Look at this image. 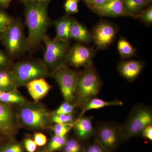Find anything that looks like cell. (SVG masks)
Returning a JSON list of instances; mask_svg holds the SVG:
<instances>
[{
    "label": "cell",
    "instance_id": "1",
    "mask_svg": "<svg viewBox=\"0 0 152 152\" xmlns=\"http://www.w3.org/2000/svg\"><path fill=\"white\" fill-rule=\"evenodd\" d=\"M51 1L28 2L25 5L26 23L28 31L27 37L30 50L39 46L43 42L47 31L52 23L48 12Z\"/></svg>",
    "mask_w": 152,
    "mask_h": 152
},
{
    "label": "cell",
    "instance_id": "2",
    "mask_svg": "<svg viewBox=\"0 0 152 152\" xmlns=\"http://www.w3.org/2000/svg\"><path fill=\"white\" fill-rule=\"evenodd\" d=\"M102 86V80L93 65L85 68L79 74L73 103L82 109L90 100L96 97Z\"/></svg>",
    "mask_w": 152,
    "mask_h": 152
},
{
    "label": "cell",
    "instance_id": "3",
    "mask_svg": "<svg viewBox=\"0 0 152 152\" xmlns=\"http://www.w3.org/2000/svg\"><path fill=\"white\" fill-rule=\"evenodd\" d=\"M0 41L11 58L22 56L30 50L21 20L14 19L0 36Z\"/></svg>",
    "mask_w": 152,
    "mask_h": 152
},
{
    "label": "cell",
    "instance_id": "4",
    "mask_svg": "<svg viewBox=\"0 0 152 152\" xmlns=\"http://www.w3.org/2000/svg\"><path fill=\"white\" fill-rule=\"evenodd\" d=\"M18 117L22 125L32 130H44L52 123L51 114L38 103L26 102L19 107Z\"/></svg>",
    "mask_w": 152,
    "mask_h": 152
},
{
    "label": "cell",
    "instance_id": "5",
    "mask_svg": "<svg viewBox=\"0 0 152 152\" xmlns=\"http://www.w3.org/2000/svg\"><path fill=\"white\" fill-rule=\"evenodd\" d=\"M17 88L26 86L36 79L50 77L51 72L43 60L34 59L14 64L11 69Z\"/></svg>",
    "mask_w": 152,
    "mask_h": 152
},
{
    "label": "cell",
    "instance_id": "6",
    "mask_svg": "<svg viewBox=\"0 0 152 152\" xmlns=\"http://www.w3.org/2000/svg\"><path fill=\"white\" fill-rule=\"evenodd\" d=\"M151 124L152 109L143 104H137L132 108L126 121L121 125L124 140L140 135L144 129Z\"/></svg>",
    "mask_w": 152,
    "mask_h": 152
},
{
    "label": "cell",
    "instance_id": "7",
    "mask_svg": "<svg viewBox=\"0 0 152 152\" xmlns=\"http://www.w3.org/2000/svg\"><path fill=\"white\" fill-rule=\"evenodd\" d=\"M43 42L45 45L43 61L50 72L61 66H68L67 59L71 48L69 41L52 39L46 35Z\"/></svg>",
    "mask_w": 152,
    "mask_h": 152
},
{
    "label": "cell",
    "instance_id": "8",
    "mask_svg": "<svg viewBox=\"0 0 152 152\" xmlns=\"http://www.w3.org/2000/svg\"><path fill=\"white\" fill-rule=\"evenodd\" d=\"M94 136L109 152H115L125 141L121 125L111 122L98 124L95 128Z\"/></svg>",
    "mask_w": 152,
    "mask_h": 152
},
{
    "label": "cell",
    "instance_id": "9",
    "mask_svg": "<svg viewBox=\"0 0 152 152\" xmlns=\"http://www.w3.org/2000/svg\"><path fill=\"white\" fill-rule=\"evenodd\" d=\"M80 72L63 66L51 72L53 77L60 87L64 102L73 103L77 81Z\"/></svg>",
    "mask_w": 152,
    "mask_h": 152
},
{
    "label": "cell",
    "instance_id": "10",
    "mask_svg": "<svg viewBox=\"0 0 152 152\" xmlns=\"http://www.w3.org/2000/svg\"><path fill=\"white\" fill-rule=\"evenodd\" d=\"M94 50L80 44H77L70 49L67 56V64L75 68H86L92 65Z\"/></svg>",
    "mask_w": 152,
    "mask_h": 152
},
{
    "label": "cell",
    "instance_id": "11",
    "mask_svg": "<svg viewBox=\"0 0 152 152\" xmlns=\"http://www.w3.org/2000/svg\"><path fill=\"white\" fill-rule=\"evenodd\" d=\"M17 118L10 105L0 102V135L14 140L18 132Z\"/></svg>",
    "mask_w": 152,
    "mask_h": 152
},
{
    "label": "cell",
    "instance_id": "12",
    "mask_svg": "<svg viewBox=\"0 0 152 152\" xmlns=\"http://www.w3.org/2000/svg\"><path fill=\"white\" fill-rule=\"evenodd\" d=\"M116 33L115 28L113 25L107 22H102L94 29L92 34L93 41L98 48H107L113 41Z\"/></svg>",
    "mask_w": 152,
    "mask_h": 152
},
{
    "label": "cell",
    "instance_id": "13",
    "mask_svg": "<svg viewBox=\"0 0 152 152\" xmlns=\"http://www.w3.org/2000/svg\"><path fill=\"white\" fill-rule=\"evenodd\" d=\"M92 10L96 13L103 16L130 17L125 9L123 0H110L105 4Z\"/></svg>",
    "mask_w": 152,
    "mask_h": 152
},
{
    "label": "cell",
    "instance_id": "14",
    "mask_svg": "<svg viewBox=\"0 0 152 152\" xmlns=\"http://www.w3.org/2000/svg\"><path fill=\"white\" fill-rule=\"evenodd\" d=\"M92 120L91 117L84 116L76 119L73 129L77 138L85 142L94 136L95 128Z\"/></svg>",
    "mask_w": 152,
    "mask_h": 152
},
{
    "label": "cell",
    "instance_id": "15",
    "mask_svg": "<svg viewBox=\"0 0 152 152\" xmlns=\"http://www.w3.org/2000/svg\"><path fill=\"white\" fill-rule=\"evenodd\" d=\"M26 86L35 103L39 102L45 97L51 88L50 85L44 78L33 80L28 83Z\"/></svg>",
    "mask_w": 152,
    "mask_h": 152
},
{
    "label": "cell",
    "instance_id": "16",
    "mask_svg": "<svg viewBox=\"0 0 152 152\" xmlns=\"http://www.w3.org/2000/svg\"><path fill=\"white\" fill-rule=\"evenodd\" d=\"M144 65L143 63L139 61H125L120 63L118 70L121 75L131 81L138 77L143 69Z\"/></svg>",
    "mask_w": 152,
    "mask_h": 152
},
{
    "label": "cell",
    "instance_id": "17",
    "mask_svg": "<svg viewBox=\"0 0 152 152\" xmlns=\"http://www.w3.org/2000/svg\"><path fill=\"white\" fill-rule=\"evenodd\" d=\"M76 19L66 15L54 22L56 30L55 39L59 40L69 41L71 39V31L72 26Z\"/></svg>",
    "mask_w": 152,
    "mask_h": 152
},
{
    "label": "cell",
    "instance_id": "18",
    "mask_svg": "<svg viewBox=\"0 0 152 152\" xmlns=\"http://www.w3.org/2000/svg\"><path fill=\"white\" fill-rule=\"evenodd\" d=\"M71 39L87 44L93 41L91 33L85 26L76 20L71 28Z\"/></svg>",
    "mask_w": 152,
    "mask_h": 152
},
{
    "label": "cell",
    "instance_id": "19",
    "mask_svg": "<svg viewBox=\"0 0 152 152\" xmlns=\"http://www.w3.org/2000/svg\"><path fill=\"white\" fill-rule=\"evenodd\" d=\"M123 105V102L118 100L107 101L97 98H94L90 100L81 109V112L78 118L83 116L86 112L91 110H98L110 106H121Z\"/></svg>",
    "mask_w": 152,
    "mask_h": 152
},
{
    "label": "cell",
    "instance_id": "20",
    "mask_svg": "<svg viewBox=\"0 0 152 152\" xmlns=\"http://www.w3.org/2000/svg\"><path fill=\"white\" fill-rule=\"evenodd\" d=\"M124 5L130 17L138 18L144 9L152 0H123Z\"/></svg>",
    "mask_w": 152,
    "mask_h": 152
},
{
    "label": "cell",
    "instance_id": "21",
    "mask_svg": "<svg viewBox=\"0 0 152 152\" xmlns=\"http://www.w3.org/2000/svg\"><path fill=\"white\" fill-rule=\"evenodd\" d=\"M26 102L25 98L17 89L3 91L0 96V102L7 104H22Z\"/></svg>",
    "mask_w": 152,
    "mask_h": 152
},
{
    "label": "cell",
    "instance_id": "22",
    "mask_svg": "<svg viewBox=\"0 0 152 152\" xmlns=\"http://www.w3.org/2000/svg\"><path fill=\"white\" fill-rule=\"evenodd\" d=\"M17 88L11 70L0 71V89L6 91L17 89Z\"/></svg>",
    "mask_w": 152,
    "mask_h": 152
},
{
    "label": "cell",
    "instance_id": "23",
    "mask_svg": "<svg viewBox=\"0 0 152 152\" xmlns=\"http://www.w3.org/2000/svg\"><path fill=\"white\" fill-rule=\"evenodd\" d=\"M117 48L120 55L123 59L129 58L133 56L136 53V50L128 40L121 38L119 40Z\"/></svg>",
    "mask_w": 152,
    "mask_h": 152
},
{
    "label": "cell",
    "instance_id": "24",
    "mask_svg": "<svg viewBox=\"0 0 152 152\" xmlns=\"http://www.w3.org/2000/svg\"><path fill=\"white\" fill-rule=\"evenodd\" d=\"M68 139V135L63 137L54 135L51 139L46 147L43 150L45 152L61 151L65 145Z\"/></svg>",
    "mask_w": 152,
    "mask_h": 152
},
{
    "label": "cell",
    "instance_id": "25",
    "mask_svg": "<svg viewBox=\"0 0 152 152\" xmlns=\"http://www.w3.org/2000/svg\"><path fill=\"white\" fill-rule=\"evenodd\" d=\"M78 138L68 139L61 152H84L86 145Z\"/></svg>",
    "mask_w": 152,
    "mask_h": 152
},
{
    "label": "cell",
    "instance_id": "26",
    "mask_svg": "<svg viewBox=\"0 0 152 152\" xmlns=\"http://www.w3.org/2000/svg\"><path fill=\"white\" fill-rule=\"evenodd\" d=\"M24 150L23 143L15 140L0 145V152H24Z\"/></svg>",
    "mask_w": 152,
    "mask_h": 152
},
{
    "label": "cell",
    "instance_id": "27",
    "mask_svg": "<svg viewBox=\"0 0 152 152\" xmlns=\"http://www.w3.org/2000/svg\"><path fill=\"white\" fill-rule=\"evenodd\" d=\"M74 122L68 124H55L52 127V130L54 133L55 135L61 137L67 135L73 128Z\"/></svg>",
    "mask_w": 152,
    "mask_h": 152
},
{
    "label": "cell",
    "instance_id": "28",
    "mask_svg": "<svg viewBox=\"0 0 152 152\" xmlns=\"http://www.w3.org/2000/svg\"><path fill=\"white\" fill-rule=\"evenodd\" d=\"M51 118L52 122L54 123L55 124L72 123L76 120L75 119L73 114L55 115L51 113Z\"/></svg>",
    "mask_w": 152,
    "mask_h": 152
},
{
    "label": "cell",
    "instance_id": "29",
    "mask_svg": "<svg viewBox=\"0 0 152 152\" xmlns=\"http://www.w3.org/2000/svg\"><path fill=\"white\" fill-rule=\"evenodd\" d=\"M77 107L74 103L64 102L58 107L57 110L53 112V114L59 115V114H71L73 113L75 109Z\"/></svg>",
    "mask_w": 152,
    "mask_h": 152
},
{
    "label": "cell",
    "instance_id": "30",
    "mask_svg": "<svg viewBox=\"0 0 152 152\" xmlns=\"http://www.w3.org/2000/svg\"><path fill=\"white\" fill-rule=\"evenodd\" d=\"M13 64L12 58L0 49V71L11 69Z\"/></svg>",
    "mask_w": 152,
    "mask_h": 152
},
{
    "label": "cell",
    "instance_id": "31",
    "mask_svg": "<svg viewBox=\"0 0 152 152\" xmlns=\"http://www.w3.org/2000/svg\"><path fill=\"white\" fill-rule=\"evenodd\" d=\"M14 19L0 8V36Z\"/></svg>",
    "mask_w": 152,
    "mask_h": 152
},
{
    "label": "cell",
    "instance_id": "32",
    "mask_svg": "<svg viewBox=\"0 0 152 152\" xmlns=\"http://www.w3.org/2000/svg\"><path fill=\"white\" fill-rule=\"evenodd\" d=\"M84 152H109L97 140L95 139L91 143L86 145Z\"/></svg>",
    "mask_w": 152,
    "mask_h": 152
},
{
    "label": "cell",
    "instance_id": "33",
    "mask_svg": "<svg viewBox=\"0 0 152 152\" xmlns=\"http://www.w3.org/2000/svg\"><path fill=\"white\" fill-rule=\"evenodd\" d=\"M138 18L140 21L147 26H151L152 24V7L149 6L146 10L141 13Z\"/></svg>",
    "mask_w": 152,
    "mask_h": 152
},
{
    "label": "cell",
    "instance_id": "34",
    "mask_svg": "<svg viewBox=\"0 0 152 152\" xmlns=\"http://www.w3.org/2000/svg\"><path fill=\"white\" fill-rule=\"evenodd\" d=\"M78 2L73 0H66L64 4L65 10L69 15L77 14L78 12Z\"/></svg>",
    "mask_w": 152,
    "mask_h": 152
},
{
    "label": "cell",
    "instance_id": "35",
    "mask_svg": "<svg viewBox=\"0 0 152 152\" xmlns=\"http://www.w3.org/2000/svg\"><path fill=\"white\" fill-rule=\"evenodd\" d=\"M24 149L27 152H36L37 149V144L34 140L30 138H26L23 142Z\"/></svg>",
    "mask_w": 152,
    "mask_h": 152
},
{
    "label": "cell",
    "instance_id": "36",
    "mask_svg": "<svg viewBox=\"0 0 152 152\" xmlns=\"http://www.w3.org/2000/svg\"><path fill=\"white\" fill-rule=\"evenodd\" d=\"M37 146L43 147L48 142V138L45 135L41 132H36L34 134V139Z\"/></svg>",
    "mask_w": 152,
    "mask_h": 152
},
{
    "label": "cell",
    "instance_id": "37",
    "mask_svg": "<svg viewBox=\"0 0 152 152\" xmlns=\"http://www.w3.org/2000/svg\"><path fill=\"white\" fill-rule=\"evenodd\" d=\"M140 135L144 139L152 141V124L146 127L142 131Z\"/></svg>",
    "mask_w": 152,
    "mask_h": 152
},
{
    "label": "cell",
    "instance_id": "38",
    "mask_svg": "<svg viewBox=\"0 0 152 152\" xmlns=\"http://www.w3.org/2000/svg\"><path fill=\"white\" fill-rule=\"evenodd\" d=\"M110 0H91L89 2L87 3V5L91 9H93L96 7L102 5L107 2Z\"/></svg>",
    "mask_w": 152,
    "mask_h": 152
},
{
    "label": "cell",
    "instance_id": "39",
    "mask_svg": "<svg viewBox=\"0 0 152 152\" xmlns=\"http://www.w3.org/2000/svg\"><path fill=\"white\" fill-rule=\"evenodd\" d=\"M12 0H0V8L7 9L10 6Z\"/></svg>",
    "mask_w": 152,
    "mask_h": 152
},
{
    "label": "cell",
    "instance_id": "40",
    "mask_svg": "<svg viewBox=\"0 0 152 152\" xmlns=\"http://www.w3.org/2000/svg\"><path fill=\"white\" fill-rule=\"evenodd\" d=\"M51 1L52 0H20V2L23 4L28 2H43Z\"/></svg>",
    "mask_w": 152,
    "mask_h": 152
},
{
    "label": "cell",
    "instance_id": "41",
    "mask_svg": "<svg viewBox=\"0 0 152 152\" xmlns=\"http://www.w3.org/2000/svg\"><path fill=\"white\" fill-rule=\"evenodd\" d=\"M4 138L0 135V145L4 143Z\"/></svg>",
    "mask_w": 152,
    "mask_h": 152
},
{
    "label": "cell",
    "instance_id": "42",
    "mask_svg": "<svg viewBox=\"0 0 152 152\" xmlns=\"http://www.w3.org/2000/svg\"><path fill=\"white\" fill-rule=\"evenodd\" d=\"M91 0H85V1H86V3L87 4V3L91 1Z\"/></svg>",
    "mask_w": 152,
    "mask_h": 152
},
{
    "label": "cell",
    "instance_id": "43",
    "mask_svg": "<svg viewBox=\"0 0 152 152\" xmlns=\"http://www.w3.org/2000/svg\"><path fill=\"white\" fill-rule=\"evenodd\" d=\"M37 152H45V151H44L43 150H41V151H37Z\"/></svg>",
    "mask_w": 152,
    "mask_h": 152
},
{
    "label": "cell",
    "instance_id": "44",
    "mask_svg": "<svg viewBox=\"0 0 152 152\" xmlns=\"http://www.w3.org/2000/svg\"><path fill=\"white\" fill-rule=\"evenodd\" d=\"M3 91H2L0 89V96H1V93H2V92Z\"/></svg>",
    "mask_w": 152,
    "mask_h": 152
},
{
    "label": "cell",
    "instance_id": "45",
    "mask_svg": "<svg viewBox=\"0 0 152 152\" xmlns=\"http://www.w3.org/2000/svg\"><path fill=\"white\" fill-rule=\"evenodd\" d=\"M73 1H76L78 2L79 1H80V0H73Z\"/></svg>",
    "mask_w": 152,
    "mask_h": 152
}]
</instances>
